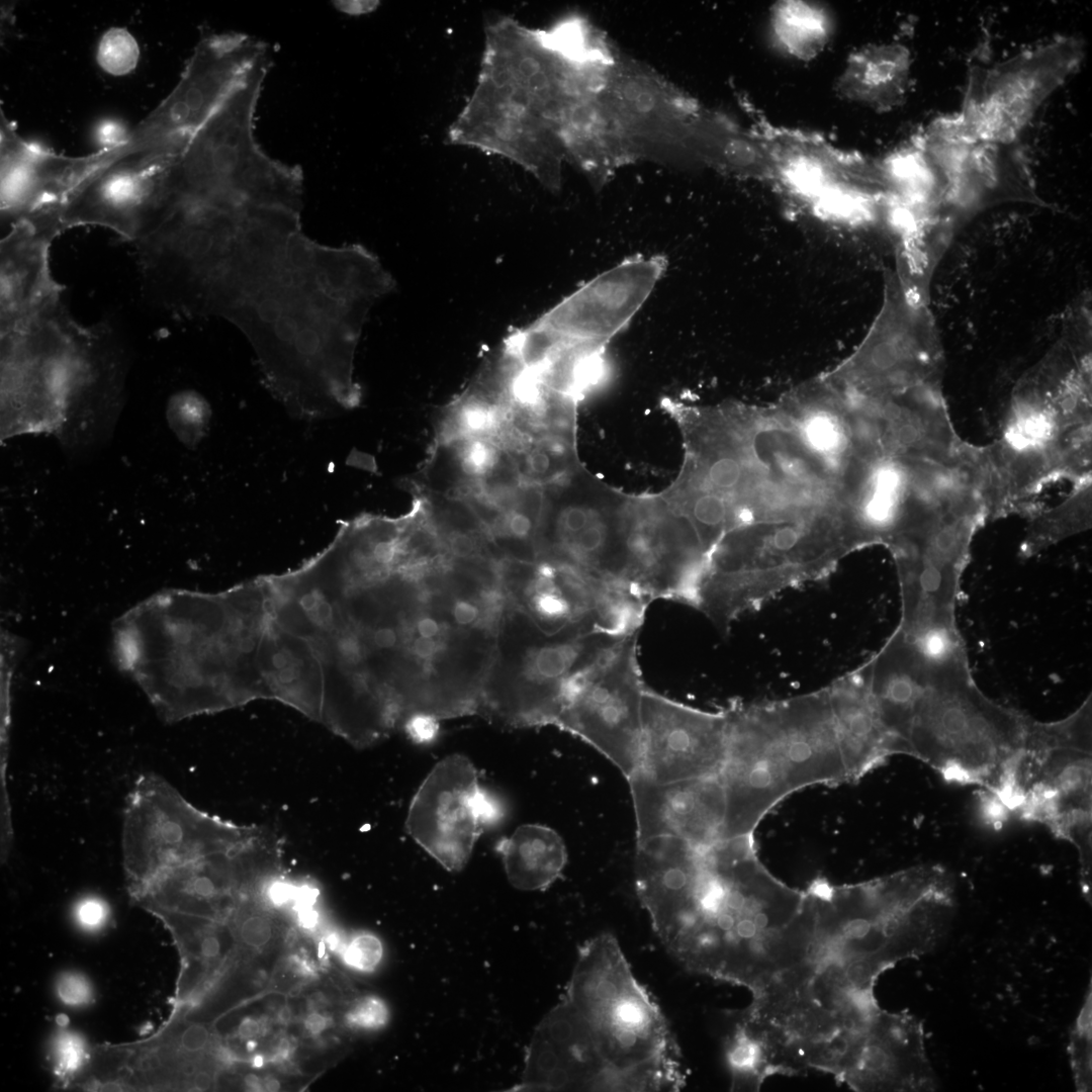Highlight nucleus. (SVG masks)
<instances>
[{"instance_id":"nucleus-1","label":"nucleus","mask_w":1092,"mask_h":1092,"mask_svg":"<svg viewBox=\"0 0 1092 1092\" xmlns=\"http://www.w3.org/2000/svg\"><path fill=\"white\" fill-rule=\"evenodd\" d=\"M270 581L275 622L316 664L320 721L353 745L478 701L496 645L487 585L443 543L393 523L347 527Z\"/></svg>"},{"instance_id":"nucleus-2","label":"nucleus","mask_w":1092,"mask_h":1092,"mask_svg":"<svg viewBox=\"0 0 1092 1092\" xmlns=\"http://www.w3.org/2000/svg\"><path fill=\"white\" fill-rule=\"evenodd\" d=\"M265 576L205 594L164 589L113 625L121 670L185 716L273 699L276 636Z\"/></svg>"},{"instance_id":"nucleus-3","label":"nucleus","mask_w":1092,"mask_h":1092,"mask_svg":"<svg viewBox=\"0 0 1092 1092\" xmlns=\"http://www.w3.org/2000/svg\"><path fill=\"white\" fill-rule=\"evenodd\" d=\"M678 1045L616 937L601 933L578 950L561 1001L528 1050L527 1090L678 1091Z\"/></svg>"},{"instance_id":"nucleus-4","label":"nucleus","mask_w":1092,"mask_h":1092,"mask_svg":"<svg viewBox=\"0 0 1092 1092\" xmlns=\"http://www.w3.org/2000/svg\"><path fill=\"white\" fill-rule=\"evenodd\" d=\"M880 719L898 752L948 781L984 788L1009 808L1032 718L983 694L965 649L905 654Z\"/></svg>"},{"instance_id":"nucleus-5","label":"nucleus","mask_w":1092,"mask_h":1092,"mask_svg":"<svg viewBox=\"0 0 1092 1092\" xmlns=\"http://www.w3.org/2000/svg\"><path fill=\"white\" fill-rule=\"evenodd\" d=\"M0 336L2 437L58 429L114 387L109 328L81 325L64 302Z\"/></svg>"},{"instance_id":"nucleus-6","label":"nucleus","mask_w":1092,"mask_h":1092,"mask_svg":"<svg viewBox=\"0 0 1092 1092\" xmlns=\"http://www.w3.org/2000/svg\"><path fill=\"white\" fill-rule=\"evenodd\" d=\"M857 548L855 529L842 509L740 526L710 553L704 595L717 616L733 622L783 588L826 574Z\"/></svg>"},{"instance_id":"nucleus-7","label":"nucleus","mask_w":1092,"mask_h":1092,"mask_svg":"<svg viewBox=\"0 0 1092 1092\" xmlns=\"http://www.w3.org/2000/svg\"><path fill=\"white\" fill-rule=\"evenodd\" d=\"M626 637L587 625L550 633L510 604L478 714L511 728L554 725L571 679Z\"/></svg>"},{"instance_id":"nucleus-8","label":"nucleus","mask_w":1092,"mask_h":1092,"mask_svg":"<svg viewBox=\"0 0 1092 1092\" xmlns=\"http://www.w3.org/2000/svg\"><path fill=\"white\" fill-rule=\"evenodd\" d=\"M1091 709L1089 695L1062 720H1031L1009 808L1075 846L1082 893L1088 902L1092 892Z\"/></svg>"},{"instance_id":"nucleus-9","label":"nucleus","mask_w":1092,"mask_h":1092,"mask_svg":"<svg viewBox=\"0 0 1092 1092\" xmlns=\"http://www.w3.org/2000/svg\"><path fill=\"white\" fill-rule=\"evenodd\" d=\"M1084 56L1080 37L1063 36L992 66H975L951 125L969 140L1012 145Z\"/></svg>"},{"instance_id":"nucleus-10","label":"nucleus","mask_w":1092,"mask_h":1092,"mask_svg":"<svg viewBox=\"0 0 1092 1092\" xmlns=\"http://www.w3.org/2000/svg\"><path fill=\"white\" fill-rule=\"evenodd\" d=\"M636 631L569 682L554 726L596 748L628 779L641 760V700L645 685Z\"/></svg>"},{"instance_id":"nucleus-11","label":"nucleus","mask_w":1092,"mask_h":1092,"mask_svg":"<svg viewBox=\"0 0 1092 1092\" xmlns=\"http://www.w3.org/2000/svg\"><path fill=\"white\" fill-rule=\"evenodd\" d=\"M982 497H974L902 541L894 549L901 589L900 626L915 632H956L962 574L976 532L987 522Z\"/></svg>"},{"instance_id":"nucleus-12","label":"nucleus","mask_w":1092,"mask_h":1092,"mask_svg":"<svg viewBox=\"0 0 1092 1092\" xmlns=\"http://www.w3.org/2000/svg\"><path fill=\"white\" fill-rule=\"evenodd\" d=\"M270 53L264 42L241 33L202 38L174 90L128 132L126 150L178 157L254 66Z\"/></svg>"},{"instance_id":"nucleus-13","label":"nucleus","mask_w":1092,"mask_h":1092,"mask_svg":"<svg viewBox=\"0 0 1092 1092\" xmlns=\"http://www.w3.org/2000/svg\"><path fill=\"white\" fill-rule=\"evenodd\" d=\"M629 499L581 468L546 486L536 560L623 582V526Z\"/></svg>"},{"instance_id":"nucleus-14","label":"nucleus","mask_w":1092,"mask_h":1092,"mask_svg":"<svg viewBox=\"0 0 1092 1092\" xmlns=\"http://www.w3.org/2000/svg\"><path fill=\"white\" fill-rule=\"evenodd\" d=\"M943 348L927 304L910 298L894 278L884 309L845 366V390L867 397L942 384Z\"/></svg>"},{"instance_id":"nucleus-15","label":"nucleus","mask_w":1092,"mask_h":1092,"mask_svg":"<svg viewBox=\"0 0 1092 1092\" xmlns=\"http://www.w3.org/2000/svg\"><path fill=\"white\" fill-rule=\"evenodd\" d=\"M1091 362L1087 344L1067 339L1016 386L1004 428L1045 450L1092 437Z\"/></svg>"},{"instance_id":"nucleus-16","label":"nucleus","mask_w":1092,"mask_h":1092,"mask_svg":"<svg viewBox=\"0 0 1092 1092\" xmlns=\"http://www.w3.org/2000/svg\"><path fill=\"white\" fill-rule=\"evenodd\" d=\"M922 149L943 182L940 214L957 228L977 213L1004 203L1051 208L1035 192L1012 145L966 139L943 119L932 125Z\"/></svg>"},{"instance_id":"nucleus-17","label":"nucleus","mask_w":1092,"mask_h":1092,"mask_svg":"<svg viewBox=\"0 0 1092 1092\" xmlns=\"http://www.w3.org/2000/svg\"><path fill=\"white\" fill-rule=\"evenodd\" d=\"M499 817L500 808L480 787L473 763L455 753L436 763L420 785L405 829L444 869L458 872L485 827Z\"/></svg>"},{"instance_id":"nucleus-18","label":"nucleus","mask_w":1092,"mask_h":1092,"mask_svg":"<svg viewBox=\"0 0 1092 1092\" xmlns=\"http://www.w3.org/2000/svg\"><path fill=\"white\" fill-rule=\"evenodd\" d=\"M726 712L708 713L645 687L638 770L656 782L716 776L726 756Z\"/></svg>"},{"instance_id":"nucleus-19","label":"nucleus","mask_w":1092,"mask_h":1092,"mask_svg":"<svg viewBox=\"0 0 1092 1092\" xmlns=\"http://www.w3.org/2000/svg\"><path fill=\"white\" fill-rule=\"evenodd\" d=\"M662 255H637L597 275L534 324L568 339L602 344L625 330L667 268Z\"/></svg>"},{"instance_id":"nucleus-20","label":"nucleus","mask_w":1092,"mask_h":1092,"mask_svg":"<svg viewBox=\"0 0 1092 1092\" xmlns=\"http://www.w3.org/2000/svg\"><path fill=\"white\" fill-rule=\"evenodd\" d=\"M168 161L142 154L114 159L92 173L64 200L51 205L63 232L96 225L132 243Z\"/></svg>"},{"instance_id":"nucleus-21","label":"nucleus","mask_w":1092,"mask_h":1092,"mask_svg":"<svg viewBox=\"0 0 1092 1092\" xmlns=\"http://www.w3.org/2000/svg\"><path fill=\"white\" fill-rule=\"evenodd\" d=\"M62 235L46 209L8 228L0 243V334L21 328L63 301L50 263Z\"/></svg>"},{"instance_id":"nucleus-22","label":"nucleus","mask_w":1092,"mask_h":1092,"mask_svg":"<svg viewBox=\"0 0 1092 1092\" xmlns=\"http://www.w3.org/2000/svg\"><path fill=\"white\" fill-rule=\"evenodd\" d=\"M627 780L637 842L672 837L705 847L720 840L726 807L717 775L656 782L637 769Z\"/></svg>"},{"instance_id":"nucleus-23","label":"nucleus","mask_w":1092,"mask_h":1092,"mask_svg":"<svg viewBox=\"0 0 1092 1092\" xmlns=\"http://www.w3.org/2000/svg\"><path fill=\"white\" fill-rule=\"evenodd\" d=\"M101 167L99 155L72 158L27 143L1 117V221L5 231L60 203Z\"/></svg>"},{"instance_id":"nucleus-24","label":"nucleus","mask_w":1092,"mask_h":1092,"mask_svg":"<svg viewBox=\"0 0 1092 1092\" xmlns=\"http://www.w3.org/2000/svg\"><path fill=\"white\" fill-rule=\"evenodd\" d=\"M911 66V53L901 43L867 44L849 55L835 91L845 101L886 112L905 99Z\"/></svg>"},{"instance_id":"nucleus-25","label":"nucleus","mask_w":1092,"mask_h":1092,"mask_svg":"<svg viewBox=\"0 0 1092 1092\" xmlns=\"http://www.w3.org/2000/svg\"><path fill=\"white\" fill-rule=\"evenodd\" d=\"M511 885L522 891L542 890L561 875L567 860L560 835L541 824L519 826L498 844Z\"/></svg>"},{"instance_id":"nucleus-26","label":"nucleus","mask_w":1092,"mask_h":1092,"mask_svg":"<svg viewBox=\"0 0 1092 1092\" xmlns=\"http://www.w3.org/2000/svg\"><path fill=\"white\" fill-rule=\"evenodd\" d=\"M1092 523L1091 479L1073 484L1064 500L1049 509H1039L1028 517L1018 555L1028 559L1077 534L1088 531Z\"/></svg>"},{"instance_id":"nucleus-27","label":"nucleus","mask_w":1092,"mask_h":1092,"mask_svg":"<svg viewBox=\"0 0 1092 1092\" xmlns=\"http://www.w3.org/2000/svg\"><path fill=\"white\" fill-rule=\"evenodd\" d=\"M268 903L260 894H244L238 902L234 932L248 950L264 951L278 939L279 927Z\"/></svg>"},{"instance_id":"nucleus-28","label":"nucleus","mask_w":1092,"mask_h":1092,"mask_svg":"<svg viewBox=\"0 0 1092 1092\" xmlns=\"http://www.w3.org/2000/svg\"><path fill=\"white\" fill-rule=\"evenodd\" d=\"M1091 982L1070 1034L1068 1046L1077 1091L1091 1090L1092 1082V998Z\"/></svg>"},{"instance_id":"nucleus-29","label":"nucleus","mask_w":1092,"mask_h":1092,"mask_svg":"<svg viewBox=\"0 0 1092 1092\" xmlns=\"http://www.w3.org/2000/svg\"><path fill=\"white\" fill-rule=\"evenodd\" d=\"M140 50L134 37L124 28L113 27L100 39L97 61L107 73L122 76L132 71L139 61Z\"/></svg>"},{"instance_id":"nucleus-30","label":"nucleus","mask_w":1092,"mask_h":1092,"mask_svg":"<svg viewBox=\"0 0 1092 1092\" xmlns=\"http://www.w3.org/2000/svg\"><path fill=\"white\" fill-rule=\"evenodd\" d=\"M340 954L348 967L359 972H371L382 960L383 946L376 935L360 932L341 944Z\"/></svg>"},{"instance_id":"nucleus-31","label":"nucleus","mask_w":1092,"mask_h":1092,"mask_svg":"<svg viewBox=\"0 0 1092 1092\" xmlns=\"http://www.w3.org/2000/svg\"><path fill=\"white\" fill-rule=\"evenodd\" d=\"M387 1018L385 1003L377 997L366 996L355 1000L346 1010L344 1022L350 1028L373 1030L383 1026Z\"/></svg>"},{"instance_id":"nucleus-32","label":"nucleus","mask_w":1092,"mask_h":1092,"mask_svg":"<svg viewBox=\"0 0 1092 1092\" xmlns=\"http://www.w3.org/2000/svg\"><path fill=\"white\" fill-rule=\"evenodd\" d=\"M203 404L199 402L198 397L193 395L180 396L170 403L168 410V419L172 429L183 437V440L189 439V429L192 427L195 437L198 435L197 429H200L202 424L205 423L203 414H198L203 408Z\"/></svg>"},{"instance_id":"nucleus-33","label":"nucleus","mask_w":1092,"mask_h":1092,"mask_svg":"<svg viewBox=\"0 0 1092 1092\" xmlns=\"http://www.w3.org/2000/svg\"><path fill=\"white\" fill-rule=\"evenodd\" d=\"M56 1071L61 1077L75 1073L85 1060L82 1042L72 1034L62 1035L55 1049Z\"/></svg>"},{"instance_id":"nucleus-34","label":"nucleus","mask_w":1092,"mask_h":1092,"mask_svg":"<svg viewBox=\"0 0 1092 1092\" xmlns=\"http://www.w3.org/2000/svg\"><path fill=\"white\" fill-rule=\"evenodd\" d=\"M60 998L71 1005L85 1003L90 997V988L85 979L79 975L63 976L58 984Z\"/></svg>"},{"instance_id":"nucleus-35","label":"nucleus","mask_w":1092,"mask_h":1092,"mask_svg":"<svg viewBox=\"0 0 1092 1092\" xmlns=\"http://www.w3.org/2000/svg\"><path fill=\"white\" fill-rule=\"evenodd\" d=\"M107 915L104 904L96 899H87L77 908L78 921L87 928H95L102 925Z\"/></svg>"},{"instance_id":"nucleus-36","label":"nucleus","mask_w":1092,"mask_h":1092,"mask_svg":"<svg viewBox=\"0 0 1092 1092\" xmlns=\"http://www.w3.org/2000/svg\"><path fill=\"white\" fill-rule=\"evenodd\" d=\"M303 1027L311 1035L320 1034L329 1027V1017L318 1011H312L305 1016Z\"/></svg>"}]
</instances>
